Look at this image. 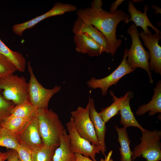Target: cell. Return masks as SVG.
Wrapping results in <instances>:
<instances>
[{"instance_id": "1", "label": "cell", "mask_w": 161, "mask_h": 161, "mask_svg": "<svg viewBox=\"0 0 161 161\" xmlns=\"http://www.w3.org/2000/svg\"><path fill=\"white\" fill-rule=\"evenodd\" d=\"M103 4L101 0H93L90 7L80 9L77 14L83 22L95 27L106 37L109 43V53L113 56L122 43L120 39L117 38V26L121 21L129 23L130 16L120 10L110 13L102 9Z\"/></svg>"}, {"instance_id": "2", "label": "cell", "mask_w": 161, "mask_h": 161, "mask_svg": "<svg viewBox=\"0 0 161 161\" xmlns=\"http://www.w3.org/2000/svg\"><path fill=\"white\" fill-rule=\"evenodd\" d=\"M36 117L44 145L55 149L65 129L58 114L52 109H38Z\"/></svg>"}, {"instance_id": "3", "label": "cell", "mask_w": 161, "mask_h": 161, "mask_svg": "<svg viewBox=\"0 0 161 161\" xmlns=\"http://www.w3.org/2000/svg\"><path fill=\"white\" fill-rule=\"evenodd\" d=\"M131 36L132 44L128 50V56L126 60L127 64L132 69L141 68L144 69L149 77L151 84L154 83L151 72L149 66L150 56L148 51L143 46L140 38V33L134 24L129 26L126 32Z\"/></svg>"}, {"instance_id": "4", "label": "cell", "mask_w": 161, "mask_h": 161, "mask_svg": "<svg viewBox=\"0 0 161 161\" xmlns=\"http://www.w3.org/2000/svg\"><path fill=\"white\" fill-rule=\"evenodd\" d=\"M140 143L132 151V161L141 156L147 161L161 160V131L146 130L142 132Z\"/></svg>"}, {"instance_id": "5", "label": "cell", "mask_w": 161, "mask_h": 161, "mask_svg": "<svg viewBox=\"0 0 161 161\" xmlns=\"http://www.w3.org/2000/svg\"><path fill=\"white\" fill-rule=\"evenodd\" d=\"M28 84L23 76L13 74L0 80V90L3 97L16 105L29 102Z\"/></svg>"}, {"instance_id": "6", "label": "cell", "mask_w": 161, "mask_h": 161, "mask_svg": "<svg viewBox=\"0 0 161 161\" xmlns=\"http://www.w3.org/2000/svg\"><path fill=\"white\" fill-rule=\"evenodd\" d=\"M28 65V71L30 75L28 83L29 102L38 109H48L51 98L61 90V87L56 86L52 89L44 88L36 79L29 61Z\"/></svg>"}, {"instance_id": "7", "label": "cell", "mask_w": 161, "mask_h": 161, "mask_svg": "<svg viewBox=\"0 0 161 161\" xmlns=\"http://www.w3.org/2000/svg\"><path fill=\"white\" fill-rule=\"evenodd\" d=\"M71 114L74 126L79 134L91 143L100 146L99 141L89 117V102L86 108L79 106L76 110L71 111Z\"/></svg>"}, {"instance_id": "8", "label": "cell", "mask_w": 161, "mask_h": 161, "mask_svg": "<svg viewBox=\"0 0 161 161\" xmlns=\"http://www.w3.org/2000/svg\"><path fill=\"white\" fill-rule=\"evenodd\" d=\"M128 50L127 48L125 49L122 61L112 72L108 76L100 79L92 78L87 82L88 86L92 89H100L102 95L104 96L110 86L116 85L122 78L134 71L135 69L131 68L126 62Z\"/></svg>"}, {"instance_id": "9", "label": "cell", "mask_w": 161, "mask_h": 161, "mask_svg": "<svg viewBox=\"0 0 161 161\" xmlns=\"http://www.w3.org/2000/svg\"><path fill=\"white\" fill-rule=\"evenodd\" d=\"M66 126L68 132L70 145L73 152L81 154L96 161V154L100 153L101 148L91 143L79 134L75 129L72 117L66 123Z\"/></svg>"}, {"instance_id": "10", "label": "cell", "mask_w": 161, "mask_h": 161, "mask_svg": "<svg viewBox=\"0 0 161 161\" xmlns=\"http://www.w3.org/2000/svg\"><path fill=\"white\" fill-rule=\"evenodd\" d=\"M75 5L68 3L57 2L50 10L44 14L25 22L14 24L12 27L13 32L21 36L24 31L32 28L41 21L50 17L62 15L65 13L77 10Z\"/></svg>"}, {"instance_id": "11", "label": "cell", "mask_w": 161, "mask_h": 161, "mask_svg": "<svg viewBox=\"0 0 161 161\" xmlns=\"http://www.w3.org/2000/svg\"><path fill=\"white\" fill-rule=\"evenodd\" d=\"M144 45L148 49L150 56L149 62L150 69L156 74L161 75V47L159 44L161 38V34L155 33L148 35L142 31L140 33Z\"/></svg>"}, {"instance_id": "12", "label": "cell", "mask_w": 161, "mask_h": 161, "mask_svg": "<svg viewBox=\"0 0 161 161\" xmlns=\"http://www.w3.org/2000/svg\"><path fill=\"white\" fill-rule=\"evenodd\" d=\"M13 134L20 145L30 149L43 145L36 116L31 119L21 130Z\"/></svg>"}, {"instance_id": "13", "label": "cell", "mask_w": 161, "mask_h": 161, "mask_svg": "<svg viewBox=\"0 0 161 161\" xmlns=\"http://www.w3.org/2000/svg\"><path fill=\"white\" fill-rule=\"evenodd\" d=\"M72 31L74 34L78 33L87 34L101 46L103 52L110 53L107 39L100 31L92 25L84 23L78 17L74 22Z\"/></svg>"}, {"instance_id": "14", "label": "cell", "mask_w": 161, "mask_h": 161, "mask_svg": "<svg viewBox=\"0 0 161 161\" xmlns=\"http://www.w3.org/2000/svg\"><path fill=\"white\" fill-rule=\"evenodd\" d=\"M73 39L75 50L79 53L93 57L98 56L103 52L101 46L86 33L75 34Z\"/></svg>"}, {"instance_id": "15", "label": "cell", "mask_w": 161, "mask_h": 161, "mask_svg": "<svg viewBox=\"0 0 161 161\" xmlns=\"http://www.w3.org/2000/svg\"><path fill=\"white\" fill-rule=\"evenodd\" d=\"M89 102V117L93 124L95 133L99 141L101 152L105 156L106 147L105 141V133L106 129L105 123L96 111L93 98L90 97V93Z\"/></svg>"}, {"instance_id": "16", "label": "cell", "mask_w": 161, "mask_h": 161, "mask_svg": "<svg viewBox=\"0 0 161 161\" xmlns=\"http://www.w3.org/2000/svg\"><path fill=\"white\" fill-rule=\"evenodd\" d=\"M128 3V11L130 15L129 22L133 21L136 27H142L144 32L148 35L151 33L148 29V27L151 28L155 33L161 34L160 31L153 25L147 16V12L148 10V7L147 5L144 6V12L142 13L136 8L132 1H129Z\"/></svg>"}, {"instance_id": "17", "label": "cell", "mask_w": 161, "mask_h": 161, "mask_svg": "<svg viewBox=\"0 0 161 161\" xmlns=\"http://www.w3.org/2000/svg\"><path fill=\"white\" fill-rule=\"evenodd\" d=\"M133 96L134 94L132 92L128 91L127 96L122 103L119 113L121 116L120 123L126 128L130 126L137 127L143 132L146 129L143 127L138 123L130 107V100Z\"/></svg>"}, {"instance_id": "18", "label": "cell", "mask_w": 161, "mask_h": 161, "mask_svg": "<svg viewBox=\"0 0 161 161\" xmlns=\"http://www.w3.org/2000/svg\"><path fill=\"white\" fill-rule=\"evenodd\" d=\"M53 161H77L72 150L68 134L65 129L60 137L59 146L55 150Z\"/></svg>"}, {"instance_id": "19", "label": "cell", "mask_w": 161, "mask_h": 161, "mask_svg": "<svg viewBox=\"0 0 161 161\" xmlns=\"http://www.w3.org/2000/svg\"><path fill=\"white\" fill-rule=\"evenodd\" d=\"M154 93L151 100L138 107L136 113L137 116L144 115L148 112L149 116L161 112V80H159L154 89Z\"/></svg>"}, {"instance_id": "20", "label": "cell", "mask_w": 161, "mask_h": 161, "mask_svg": "<svg viewBox=\"0 0 161 161\" xmlns=\"http://www.w3.org/2000/svg\"><path fill=\"white\" fill-rule=\"evenodd\" d=\"M0 53L14 65L17 71L21 72L25 71L26 64L25 57L19 52L11 50L0 39Z\"/></svg>"}, {"instance_id": "21", "label": "cell", "mask_w": 161, "mask_h": 161, "mask_svg": "<svg viewBox=\"0 0 161 161\" xmlns=\"http://www.w3.org/2000/svg\"><path fill=\"white\" fill-rule=\"evenodd\" d=\"M115 127L118 135L117 140L120 146L119 148L120 161H132V151L130 147L131 141L127 134V128L123 127L119 128L117 126H115Z\"/></svg>"}, {"instance_id": "22", "label": "cell", "mask_w": 161, "mask_h": 161, "mask_svg": "<svg viewBox=\"0 0 161 161\" xmlns=\"http://www.w3.org/2000/svg\"><path fill=\"white\" fill-rule=\"evenodd\" d=\"M110 94L113 98V102L110 106L102 109L99 112L100 116L105 123L119 113L122 103L127 96L128 92L123 96L120 97L115 96L111 90L110 91Z\"/></svg>"}, {"instance_id": "23", "label": "cell", "mask_w": 161, "mask_h": 161, "mask_svg": "<svg viewBox=\"0 0 161 161\" xmlns=\"http://www.w3.org/2000/svg\"><path fill=\"white\" fill-rule=\"evenodd\" d=\"M38 109L29 102L16 105L12 109L11 115L25 119H31L36 116Z\"/></svg>"}, {"instance_id": "24", "label": "cell", "mask_w": 161, "mask_h": 161, "mask_svg": "<svg viewBox=\"0 0 161 161\" xmlns=\"http://www.w3.org/2000/svg\"><path fill=\"white\" fill-rule=\"evenodd\" d=\"M31 119L22 118L11 115L4 119L0 126L15 134L21 130Z\"/></svg>"}, {"instance_id": "25", "label": "cell", "mask_w": 161, "mask_h": 161, "mask_svg": "<svg viewBox=\"0 0 161 161\" xmlns=\"http://www.w3.org/2000/svg\"><path fill=\"white\" fill-rule=\"evenodd\" d=\"M31 149L32 161H53L55 149L44 145Z\"/></svg>"}, {"instance_id": "26", "label": "cell", "mask_w": 161, "mask_h": 161, "mask_svg": "<svg viewBox=\"0 0 161 161\" xmlns=\"http://www.w3.org/2000/svg\"><path fill=\"white\" fill-rule=\"evenodd\" d=\"M20 145L13 133L0 126V146L16 151Z\"/></svg>"}, {"instance_id": "27", "label": "cell", "mask_w": 161, "mask_h": 161, "mask_svg": "<svg viewBox=\"0 0 161 161\" xmlns=\"http://www.w3.org/2000/svg\"><path fill=\"white\" fill-rule=\"evenodd\" d=\"M17 71L14 65L0 53V80L13 74Z\"/></svg>"}, {"instance_id": "28", "label": "cell", "mask_w": 161, "mask_h": 161, "mask_svg": "<svg viewBox=\"0 0 161 161\" xmlns=\"http://www.w3.org/2000/svg\"><path fill=\"white\" fill-rule=\"evenodd\" d=\"M13 102L6 100L0 90V126L3 120L11 115L12 109L15 106Z\"/></svg>"}, {"instance_id": "29", "label": "cell", "mask_w": 161, "mask_h": 161, "mask_svg": "<svg viewBox=\"0 0 161 161\" xmlns=\"http://www.w3.org/2000/svg\"><path fill=\"white\" fill-rule=\"evenodd\" d=\"M16 151L19 161H32V150L30 148L20 145Z\"/></svg>"}, {"instance_id": "30", "label": "cell", "mask_w": 161, "mask_h": 161, "mask_svg": "<svg viewBox=\"0 0 161 161\" xmlns=\"http://www.w3.org/2000/svg\"><path fill=\"white\" fill-rule=\"evenodd\" d=\"M6 152L8 155L7 161H19L18 154L16 151L10 149Z\"/></svg>"}, {"instance_id": "31", "label": "cell", "mask_w": 161, "mask_h": 161, "mask_svg": "<svg viewBox=\"0 0 161 161\" xmlns=\"http://www.w3.org/2000/svg\"><path fill=\"white\" fill-rule=\"evenodd\" d=\"M123 0H117L112 2L111 5L109 12L112 13L117 10L118 7L122 4Z\"/></svg>"}, {"instance_id": "32", "label": "cell", "mask_w": 161, "mask_h": 161, "mask_svg": "<svg viewBox=\"0 0 161 161\" xmlns=\"http://www.w3.org/2000/svg\"><path fill=\"white\" fill-rule=\"evenodd\" d=\"M77 161H95L92 160L79 153H75ZM99 161H105V159L101 158Z\"/></svg>"}, {"instance_id": "33", "label": "cell", "mask_w": 161, "mask_h": 161, "mask_svg": "<svg viewBox=\"0 0 161 161\" xmlns=\"http://www.w3.org/2000/svg\"><path fill=\"white\" fill-rule=\"evenodd\" d=\"M7 154L6 152L0 151V161H5L7 157Z\"/></svg>"}, {"instance_id": "34", "label": "cell", "mask_w": 161, "mask_h": 161, "mask_svg": "<svg viewBox=\"0 0 161 161\" xmlns=\"http://www.w3.org/2000/svg\"><path fill=\"white\" fill-rule=\"evenodd\" d=\"M112 153V151L111 150L107 156H105V161H113V159L111 158Z\"/></svg>"}]
</instances>
